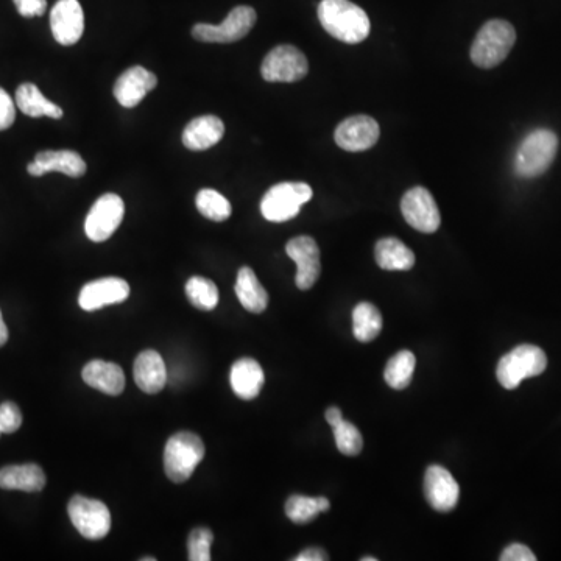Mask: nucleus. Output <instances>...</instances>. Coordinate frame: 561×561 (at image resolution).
I'll return each instance as SVG.
<instances>
[{
  "mask_svg": "<svg viewBox=\"0 0 561 561\" xmlns=\"http://www.w3.org/2000/svg\"><path fill=\"white\" fill-rule=\"evenodd\" d=\"M318 19L323 29L346 44H359L370 35V18L350 0H322Z\"/></svg>",
  "mask_w": 561,
  "mask_h": 561,
  "instance_id": "obj_1",
  "label": "nucleus"
},
{
  "mask_svg": "<svg viewBox=\"0 0 561 561\" xmlns=\"http://www.w3.org/2000/svg\"><path fill=\"white\" fill-rule=\"evenodd\" d=\"M516 43V32L510 22L493 19L484 24L471 46V60L482 69L496 68Z\"/></svg>",
  "mask_w": 561,
  "mask_h": 561,
  "instance_id": "obj_2",
  "label": "nucleus"
},
{
  "mask_svg": "<svg viewBox=\"0 0 561 561\" xmlns=\"http://www.w3.org/2000/svg\"><path fill=\"white\" fill-rule=\"evenodd\" d=\"M558 138L554 131L538 128L524 138L515 158V172L521 178L540 177L554 163Z\"/></svg>",
  "mask_w": 561,
  "mask_h": 561,
  "instance_id": "obj_3",
  "label": "nucleus"
},
{
  "mask_svg": "<svg viewBox=\"0 0 561 561\" xmlns=\"http://www.w3.org/2000/svg\"><path fill=\"white\" fill-rule=\"evenodd\" d=\"M205 457L202 438L194 432H178L167 440L164 449V470L175 484L191 479L198 463Z\"/></svg>",
  "mask_w": 561,
  "mask_h": 561,
  "instance_id": "obj_4",
  "label": "nucleus"
},
{
  "mask_svg": "<svg viewBox=\"0 0 561 561\" xmlns=\"http://www.w3.org/2000/svg\"><path fill=\"white\" fill-rule=\"evenodd\" d=\"M546 367V353L538 346L524 343L499 360L496 376L504 389L515 390L524 379L540 376Z\"/></svg>",
  "mask_w": 561,
  "mask_h": 561,
  "instance_id": "obj_5",
  "label": "nucleus"
},
{
  "mask_svg": "<svg viewBox=\"0 0 561 561\" xmlns=\"http://www.w3.org/2000/svg\"><path fill=\"white\" fill-rule=\"evenodd\" d=\"M312 195V187L306 183L276 184L262 198V216L275 223L295 219L300 214L301 206L306 205Z\"/></svg>",
  "mask_w": 561,
  "mask_h": 561,
  "instance_id": "obj_6",
  "label": "nucleus"
},
{
  "mask_svg": "<svg viewBox=\"0 0 561 561\" xmlns=\"http://www.w3.org/2000/svg\"><path fill=\"white\" fill-rule=\"evenodd\" d=\"M255 8L240 5L233 8L230 15L220 25L197 24L192 29V36L202 43L230 44L245 38L255 27Z\"/></svg>",
  "mask_w": 561,
  "mask_h": 561,
  "instance_id": "obj_7",
  "label": "nucleus"
},
{
  "mask_svg": "<svg viewBox=\"0 0 561 561\" xmlns=\"http://www.w3.org/2000/svg\"><path fill=\"white\" fill-rule=\"evenodd\" d=\"M68 513L71 523L86 540H102L110 533L111 513L102 501L77 494L69 501Z\"/></svg>",
  "mask_w": 561,
  "mask_h": 561,
  "instance_id": "obj_8",
  "label": "nucleus"
},
{
  "mask_svg": "<svg viewBox=\"0 0 561 561\" xmlns=\"http://www.w3.org/2000/svg\"><path fill=\"white\" fill-rule=\"evenodd\" d=\"M309 72L304 53L293 46H278L265 57L261 66L262 78L270 83L300 82Z\"/></svg>",
  "mask_w": 561,
  "mask_h": 561,
  "instance_id": "obj_9",
  "label": "nucleus"
},
{
  "mask_svg": "<svg viewBox=\"0 0 561 561\" xmlns=\"http://www.w3.org/2000/svg\"><path fill=\"white\" fill-rule=\"evenodd\" d=\"M124 200L116 194H105L94 203L85 220V233L92 242L110 239L124 220Z\"/></svg>",
  "mask_w": 561,
  "mask_h": 561,
  "instance_id": "obj_10",
  "label": "nucleus"
},
{
  "mask_svg": "<svg viewBox=\"0 0 561 561\" xmlns=\"http://www.w3.org/2000/svg\"><path fill=\"white\" fill-rule=\"evenodd\" d=\"M401 211L406 222L420 233H435L442 223L437 203L426 187H412L407 191L401 202Z\"/></svg>",
  "mask_w": 561,
  "mask_h": 561,
  "instance_id": "obj_11",
  "label": "nucleus"
},
{
  "mask_svg": "<svg viewBox=\"0 0 561 561\" xmlns=\"http://www.w3.org/2000/svg\"><path fill=\"white\" fill-rule=\"evenodd\" d=\"M286 253L297 264L295 284L298 289H312L322 273L320 248L317 242L309 236L293 237L286 245Z\"/></svg>",
  "mask_w": 561,
  "mask_h": 561,
  "instance_id": "obj_12",
  "label": "nucleus"
},
{
  "mask_svg": "<svg viewBox=\"0 0 561 561\" xmlns=\"http://www.w3.org/2000/svg\"><path fill=\"white\" fill-rule=\"evenodd\" d=\"M381 130L373 117L367 114L348 117L336 128L334 139L340 149L346 152H365L378 142Z\"/></svg>",
  "mask_w": 561,
  "mask_h": 561,
  "instance_id": "obj_13",
  "label": "nucleus"
},
{
  "mask_svg": "<svg viewBox=\"0 0 561 561\" xmlns=\"http://www.w3.org/2000/svg\"><path fill=\"white\" fill-rule=\"evenodd\" d=\"M50 29L61 46H74L85 30V15L78 0H58L50 11Z\"/></svg>",
  "mask_w": 561,
  "mask_h": 561,
  "instance_id": "obj_14",
  "label": "nucleus"
},
{
  "mask_svg": "<svg viewBox=\"0 0 561 561\" xmlns=\"http://www.w3.org/2000/svg\"><path fill=\"white\" fill-rule=\"evenodd\" d=\"M424 493L432 509L446 513L456 509L460 498V487L446 468L432 465L427 468L424 476Z\"/></svg>",
  "mask_w": 561,
  "mask_h": 561,
  "instance_id": "obj_15",
  "label": "nucleus"
},
{
  "mask_svg": "<svg viewBox=\"0 0 561 561\" xmlns=\"http://www.w3.org/2000/svg\"><path fill=\"white\" fill-rule=\"evenodd\" d=\"M130 297V286L120 278H102L91 281L83 287L78 304L83 311H99L111 304L124 303Z\"/></svg>",
  "mask_w": 561,
  "mask_h": 561,
  "instance_id": "obj_16",
  "label": "nucleus"
},
{
  "mask_svg": "<svg viewBox=\"0 0 561 561\" xmlns=\"http://www.w3.org/2000/svg\"><path fill=\"white\" fill-rule=\"evenodd\" d=\"M33 177H43L44 173L61 172L72 178L83 177L86 163L74 150H44L35 156V161L27 167Z\"/></svg>",
  "mask_w": 561,
  "mask_h": 561,
  "instance_id": "obj_17",
  "label": "nucleus"
},
{
  "mask_svg": "<svg viewBox=\"0 0 561 561\" xmlns=\"http://www.w3.org/2000/svg\"><path fill=\"white\" fill-rule=\"evenodd\" d=\"M158 85V78L153 72L142 66H133L117 78L114 85V97L125 108H135L147 94Z\"/></svg>",
  "mask_w": 561,
  "mask_h": 561,
  "instance_id": "obj_18",
  "label": "nucleus"
},
{
  "mask_svg": "<svg viewBox=\"0 0 561 561\" xmlns=\"http://www.w3.org/2000/svg\"><path fill=\"white\" fill-rule=\"evenodd\" d=\"M225 135V125L217 116H202L189 122L183 131V144L192 152H203L219 144Z\"/></svg>",
  "mask_w": 561,
  "mask_h": 561,
  "instance_id": "obj_19",
  "label": "nucleus"
},
{
  "mask_svg": "<svg viewBox=\"0 0 561 561\" xmlns=\"http://www.w3.org/2000/svg\"><path fill=\"white\" fill-rule=\"evenodd\" d=\"M135 381L142 392L156 395L166 387L167 368L161 354L145 350L135 360Z\"/></svg>",
  "mask_w": 561,
  "mask_h": 561,
  "instance_id": "obj_20",
  "label": "nucleus"
},
{
  "mask_svg": "<svg viewBox=\"0 0 561 561\" xmlns=\"http://www.w3.org/2000/svg\"><path fill=\"white\" fill-rule=\"evenodd\" d=\"M83 381L92 387L100 390L105 395L117 396L124 392L125 374L124 370L113 362L105 360H91L83 368Z\"/></svg>",
  "mask_w": 561,
  "mask_h": 561,
  "instance_id": "obj_21",
  "label": "nucleus"
},
{
  "mask_svg": "<svg viewBox=\"0 0 561 561\" xmlns=\"http://www.w3.org/2000/svg\"><path fill=\"white\" fill-rule=\"evenodd\" d=\"M264 370L255 359L244 357L231 368V387L239 398L250 401L261 393L264 387Z\"/></svg>",
  "mask_w": 561,
  "mask_h": 561,
  "instance_id": "obj_22",
  "label": "nucleus"
},
{
  "mask_svg": "<svg viewBox=\"0 0 561 561\" xmlns=\"http://www.w3.org/2000/svg\"><path fill=\"white\" fill-rule=\"evenodd\" d=\"M46 487V474L35 463L5 466L0 470V488L36 493Z\"/></svg>",
  "mask_w": 561,
  "mask_h": 561,
  "instance_id": "obj_23",
  "label": "nucleus"
},
{
  "mask_svg": "<svg viewBox=\"0 0 561 561\" xmlns=\"http://www.w3.org/2000/svg\"><path fill=\"white\" fill-rule=\"evenodd\" d=\"M234 290L240 304L251 314H262L269 306V293L259 283L258 276L250 267H242L239 270Z\"/></svg>",
  "mask_w": 561,
  "mask_h": 561,
  "instance_id": "obj_24",
  "label": "nucleus"
},
{
  "mask_svg": "<svg viewBox=\"0 0 561 561\" xmlns=\"http://www.w3.org/2000/svg\"><path fill=\"white\" fill-rule=\"evenodd\" d=\"M374 256L376 262L382 270H390V272H406L415 265V255L409 247L395 237H385L379 240L374 248Z\"/></svg>",
  "mask_w": 561,
  "mask_h": 561,
  "instance_id": "obj_25",
  "label": "nucleus"
},
{
  "mask_svg": "<svg viewBox=\"0 0 561 561\" xmlns=\"http://www.w3.org/2000/svg\"><path fill=\"white\" fill-rule=\"evenodd\" d=\"M16 105L25 116L52 117V119L63 117V110L60 106L47 100L39 91L38 86L33 83H24L19 86L16 91Z\"/></svg>",
  "mask_w": 561,
  "mask_h": 561,
  "instance_id": "obj_26",
  "label": "nucleus"
},
{
  "mask_svg": "<svg viewBox=\"0 0 561 561\" xmlns=\"http://www.w3.org/2000/svg\"><path fill=\"white\" fill-rule=\"evenodd\" d=\"M382 315L378 307L359 303L353 312V332L359 342L368 343L381 334Z\"/></svg>",
  "mask_w": 561,
  "mask_h": 561,
  "instance_id": "obj_27",
  "label": "nucleus"
},
{
  "mask_svg": "<svg viewBox=\"0 0 561 561\" xmlns=\"http://www.w3.org/2000/svg\"><path fill=\"white\" fill-rule=\"evenodd\" d=\"M331 509L326 498H309L295 494L286 502L287 518L295 524H307L314 521L320 513L328 512Z\"/></svg>",
  "mask_w": 561,
  "mask_h": 561,
  "instance_id": "obj_28",
  "label": "nucleus"
},
{
  "mask_svg": "<svg viewBox=\"0 0 561 561\" xmlns=\"http://www.w3.org/2000/svg\"><path fill=\"white\" fill-rule=\"evenodd\" d=\"M415 356L410 351H399L385 367L384 379L395 390H404L409 387L415 371Z\"/></svg>",
  "mask_w": 561,
  "mask_h": 561,
  "instance_id": "obj_29",
  "label": "nucleus"
},
{
  "mask_svg": "<svg viewBox=\"0 0 561 561\" xmlns=\"http://www.w3.org/2000/svg\"><path fill=\"white\" fill-rule=\"evenodd\" d=\"M186 297L200 311H212L219 304V289L209 279L192 276L186 284Z\"/></svg>",
  "mask_w": 561,
  "mask_h": 561,
  "instance_id": "obj_30",
  "label": "nucleus"
},
{
  "mask_svg": "<svg viewBox=\"0 0 561 561\" xmlns=\"http://www.w3.org/2000/svg\"><path fill=\"white\" fill-rule=\"evenodd\" d=\"M195 205H197L198 211L202 212V216L214 220V222H225L230 219L231 211H233L228 198L223 197L214 189H202L198 192Z\"/></svg>",
  "mask_w": 561,
  "mask_h": 561,
  "instance_id": "obj_31",
  "label": "nucleus"
},
{
  "mask_svg": "<svg viewBox=\"0 0 561 561\" xmlns=\"http://www.w3.org/2000/svg\"><path fill=\"white\" fill-rule=\"evenodd\" d=\"M332 432L336 438L337 449L342 452L343 456H357L364 448V438L353 423L340 421L337 426L332 427Z\"/></svg>",
  "mask_w": 561,
  "mask_h": 561,
  "instance_id": "obj_32",
  "label": "nucleus"
},
{
  "mask_svg": "<svg viewBox=\"0 0 561 561\" xmlns=\"http://www.w3.org/2000/svg\"><path fill=\"white\" fill-rule=\"evenodd\" d=\"M214 540L211 530L200 527L194 529L189 535L187 541V552H189V560L191 561H209L211 560V544Z\"/></svg>",
  "mask_w": 561,
  "mask_h": 561,
  "instance_id": "obj_33",
  "label": "nucleus"
},
{
  "mask_svg": "<svg viewBox=\"0 0 561 561\" xmlns=\"http://www.w3.org/2000/svg\"><path fill=\"white\" fill-rule=\"evenodd\" d=\"M22 426V413L15 403L0 406V435L15 434Z\"/></svg>",
  "mask_w": 561,
  "mask_h": 561,
  "instance_id": "obj_34",
  "label": "nucleus"
},
{
  "mask_svg": "<svg viewBox=\"0 0 561 561\" xmlns=\"http://www.w3.org/2000/svg\"><path fill=\"white\" fill-rule=\"evenodd\" d=\"M16 108L15 103L8 96L4 88H0V131L7 130L15 124Z\"/></svg>",
  "mask_w": 561,
  "mask_h": 561,
  "instance_id": "obj_35",
  "label": "nucleus"
},
{
  "mask_svg": "<svg viewBox=\"0 0 561 561\" xmlns=\"http://www.w3.org/2000/svg\"><path fill=\"white\" fill-rule=\"evenodd\" d=\"M19 15L24 18L43 16L47 10V0H13Z\"/></svg>",
  "mask_w": 561,
  "mask_h": 561,
  "instance_id": "obj_36",
  "label": "nucleus"
},
{
  "mask_svg": "<svg viewBox=\"0 0 561 561\" xmlns=\"http://www.w3.org/2000/svg\"><path fill=\"white\" fill-rule=\"evenodd\" d=\"M537 557L524 544L513 543L505 547L501 555V561H535Z\"/></svg>",
  "mask_w": 561,
  "mask_h": 561,
  "instance_id": "obj_37",
  "label": "nucleus"
},
{
  "mask_svg": "<svg viewBox=\"0 0 561 561\" xmlns=\"http://www.w3.org/2000/svg\"><path fill=\"white\" fill-rule=\"evenodd\" d=\"M329 560L328 554H326L323 549H318V547H309L306 551L298 554L297 557L293 558V561H326Z\"/></svg>",
  "mask_w": 561,
  "mask_h": 561,
  "instance_id": "obj_38",
  "label": "nucleus"
},
{
  "mask_svg": "<svg viewBox=\"0 0 561 561\" xmlns=\"http://www.w3.org/2000/svg\"><path fill=\"white\" fill-rule=\"evenodd\" d=\"M326 421L331 424L332 427L337 426L340 421H343L342 410L339 407H329L326 410Z\"/></svg>",
  "mask_w": 561,
  "mask_h": 561,
  "instance_id": "obj_39",
  "label": "nucleus"
},
{
  "mask_svg": "<svg viewBox=\"0 0 561 561\" xmlns=\"http://www.w3.org/2000/svg\"><path fill=\"white\" fill-rule=\"evenodd\" d=\"M8 342V328L5 325L4 317H2V312H0V346H4Z\"/></svg>",
  "mask_w": 561,
  "mask_h": 561,
  "instance_id": "obj_40",
  "label": "nucleus"
},
{
  "mask_svg": "<svg viewBox=\"0 0 561 561\" xmlns=\"http://www.w3.org/2000/svg\"><path fill=\"white\" fill-rule=\"evenodd\" d=\"M360 560H362V561H378V558H376V557H362V558H360Z\"/></svg>",
  "mask_w": 561,
  "mask_h": 561,
  "instance_id": "obj_41",
  "label": "nucleus"
},
{
  "mask_svg": "<svg viewBox=\"0 0 561 561\" xmlns=\"http://www.w3.org/2000/svg\"><path fill=\"white\" fill-rule=\"evenodd\" d=\"M142 561H155V558H153V557H145V558H142Z\"/></svg>",
  "mask_w": 561,
  "mask_h": 561,
  "instance_id": "obj_42",
  "label": "nucleus"
}]
</instances>
